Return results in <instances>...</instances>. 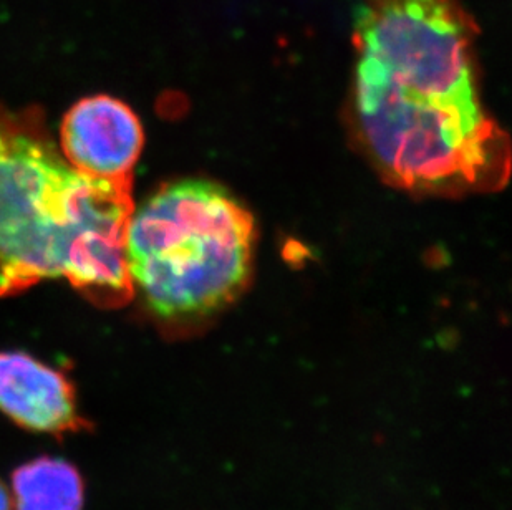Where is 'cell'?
Masks as SVG:
<instances>
[{"label":"cell","mask_w":512,"mask_h":510,"mask_svg":"<svg viewBox=\"0 0 512 510\" xmlns=\"http://www.w3.org/2000/svg\"><path fill=\"white\" fill-rule=\"evenodd\" d=\"M478 29L461 0H362L355 113L368 151L403 188H499L509 145L479 100Z\"/></svg>","instance_id":"6da1fadb"},{"label":"cell","mask_w":512,"mask_h":510,"mask_svg":"<svg viewBox=\"0 0 512 510\" xmlns=\"http://www.w3.org/2000/svg\"><path fill=\"white\" fill-rule=\"evenodd\" d=\"M133 211L131 178L78 171L39 108L0 106V297L63 279L97 307L128 304Z\"/></svg>","instance_id":"7a4b0ae2"},{"label":"cell","mask_w":512,"mask_h":510,"mask_svg":"<svg viewBox=\"0 0 512 510\" xmlns=\"http://www.w3.org/2000/svg\"><path fill=\"white\" fill-rule=\"evenodd\" d=\"M256 227L228 189L183 179L131 214L125 259L131 287L153 317L181 328L213 317L244 289Z\"/></svg>","instance_id":"3957f363"},{"label":"cell","mask_w":512,"mask_h":510,"mask_svg":"<svg viewBox=\"0 0 512 510\" xmlns=\"http://www.w3.org/2000/svg\"><path fill=\"white\" fill-rule=\"evenodd\" d=\"M143 141L135 111L108 95L83 98L68 110L60 126L65 159L95 178H131Z\"/></svg>","instance_id":"277c9868"},{"label":"cell","mask_w":512,"mask_h":510,"mask_svg":"<svg viewBox=\"0 0 512 510\" xmlns=\"http://www.w3.org/2000/svg\"><path fill=\"white\" fill-rule=\"evenodd\" d=\"M0 413L25 431L54 438L92 426L70 378L25 352H0Z\"/></svg>","instance_id":"5b68a950"},{"label":"cell","mask_w":512,"mask_h":510,"mask_svg":"<svg viewBox=\"0 0 512 510\" xmlns=\"http://www.w3.org/2000/svg\"><path fill=\"white\" fill-rule=\"evenodd\" d=\"M12 510H83L85 481L72 462L39 456L20 464L10 479Z\"/></svg>","instance_id":"8992f818"},{"label":"cell","mask_w":512,"mask_h":510,"mask_svg":"<svg viewBox=\"0 0 512 510\" xmlns=\"http://www.w3.org/2000/svg\"><path fill=\"white\" fill-rule=\"evenodd\" d=\"M0 510H12L9 491L2 481H0Z\"/></svg>","instance_id":"52a82bcc"}]
</instances>
